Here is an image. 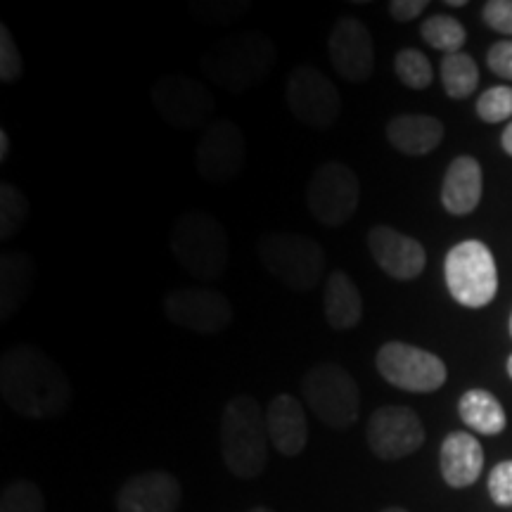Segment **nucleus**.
Segmentation results:
<instances>
[{
  "instance_id": "obj_23",
  "label": "nucleus",
  "mask_w": 512,
  "mask_h": 512,
  "mask_svg": "<svg viewBox=\"0 0 512 512\" xmlns=\"http://www.w3.org/2000/svg\"><path fill=\"white\" fill-rule=\"evenodd\" d=\"M36 266L27 252L0 256V318L10 320L22 309L34 290Z\"/></svg>"
},
{
  "instance_id": "obj_8",
  "label": "nucleus",
  "mask_w": 512,
  "mask_h": 512,
  "mask_svg": "<svg viewBox=\"0 0 512 512\" xmlns=\"http://www.w3.org/2000/svg\"><path fill=\"white\" fill-rule=\"evenodd\" d=\"M375 368L392 387L411 394H432L448 380V368L437 354L406 342H387L377 349Z\"/></svg>"
},
{
  "instance_id": "obj_43",
  "label": "nucleus",
  "mask_w": 512,
  "mask_h": 512,
  "mask_svg": "<svg viewBox=\"0 0 512 512\" xmlns=\"http://www.w3.org/2000/svg\"><path fill=\"white\" fill-rule=\"evenodd\" d=\"M510 337H512V316H510Z\"/></svg>"
},
{
  "instance_id": "obj_29",
  "label": "nucleus",
  "mask_w": 512,
  "mask_h": 512,
  "mask_svg": "<svg viewBox=\"0 0 512 512\" xmlns=\"http://www.w3.org/2000/svg\"><path fill=\"white\" fill-rule=\"evenodd\" d=\"M0 512H46V498L38 484L17 479L3 489L0 496Z\"/></svg>"
},
{
  "instance_id": "obj_4",
  "label": "nucleus",
  "mask_w": 512,
  "mask_h": 512,
  "mask_svg": "<svg viewBox=\"0 0 512 512\" xmlns=\"http://www.w3.org/2000/svg\"><path fill=\"white\" fill-rule=\"evenodd\" d=\"M169 247L178 266L192 278L216 280L226 273L230 259L228 233L223 223L207 211H183L171 228Z\"/></svg>"
},
{
  "instance_id": "obj_34",
  "label": "nucleus",
  "mask_w": 512,
  "mask_h": 512,
  "mask_svg": "<svg viewBox=\"0 0 512 512\" xmlns=\"http://www.w3.org/2000/svg\"><path fill=\"white\" fill-rule=\"evenodd\" d=\"M245 8L247 5H240V3H230V5L200 3V10H195V12L209 24H228V22H233V19H238L240 15H245Z\"/></svg>"
},
{
  "instance_id": "obj_18",
  "label": "nucleus",
  "mask_w": 512,
  "mask_h": 512,
  "mask_svg": "<svg viewBox=\"0 0 512 512\" xmlns=\"http://www.w3.org/2000/svg\"><path fill=\"white\" fill-rule=\"evenodd\" d=\"M266 427L271 446L280 456L294 458L309 444V420L304 406L292 394L273 396L266 406Z\"/></svg>"
},
{
  "instance_id": "obj_1",
  "label": "nucleus",
  "mask_w": 512,
  "mask_h": 512,
  "mask_svg": "<svg viewBox=\"0 0 512 512\" xmlns=\"http://www.w3.org/2000/svg\"><path fill=\"white\" fill-rule=\"evenodd\" d=\"M0 396L15 413L48 420L69 408L72 382L53 356L19 344L0 358Z\"/></svg>"
},
{
  "instance_id": "obj_16",
  "label": "nucleus",
  "mask_w": 512,
  "mask_h": 512,
  "mask_svg": "<svg viewBox=\"0 0 512 512\" xmlns=\"http://www.w3.org/2000/svg\"><path fill=\"white\" fill-rule=\"evenodd\" d=\"M368 249L375 264L394 280H415L425 271L427 252L411 235L392 226H375L368 233Z\"/></svg>"
},
{
  "instance_id": "obj_27",
  "label": "nucleus",
  "mask_w": 512,
  "mask_h": 512,
  "mask_svg": "<svg viewBox=\"0 0 512 512\" xmlns=\"http://www.w3.org/2000/svg\"><path fill=\"white\" fill-rule=\"evenodd\" d=\"M31 214L29 200L15 183L0 185V238H15Z\"/></svg>"
},
{
  "instance_id": "obj_32",
  "label": "nucleus",
  "mask_w": 512,
  "mask_h": 512,
  "mask_svg": "<svg viewBox=\"0 0 512 512\" xmlns=\"http://www.w3.org/2000/svg\"><path fill=\"white\" fill-rule=\"evenodd\" d=\"M489 496L501 508L512 505V460L498 463L489 475Z\"/></svg>"
},
{
  "instance_id": "obj_3",
  "label": "nucleus",
  "mask_w": 512,
  "mask_h": 512,
  "mask_svg": "<svg viewBox=\"0 0 512 512\" xmlns=\"http://www.w3.org/2000/svg\"><path fill=\"white\" fill-rule=\"evenodd\" d=\"M266 408L252 396H235L221 415V456L230 475L256 479L268 465Z\"/></svg>"
},
{
  "instance_id": "obj_17",
  "label": "nucleus",
  "mask_w": 512,
  "mask_h": 512,
  "mask_svg": "<svg viewBox=\"0 0 512 512\" xmlns=\"http://www.w3.org/2000/svg\"><path fill=\"white\" fill-rule=\"evenodd\" d=\"M181 482L164 470H150L126 479L117 491L119 512H176L181 505Z\"/></svg>"
},
{
  "instance_id": "obj_41",
  "label": "nucleus",
  "mask_w": 512,
  "mask_h": 512,
  "mask_svg": "<svg viewBox=\"0 0 512 512\" xmlns=\"http://www.w3.org/2000/svg\"><path fill=\"white\" fill-rule=\"evenodd\" d=\"M380 512H408V510H403V508H384Z\"/></svg>"
},
{
  "instance_id": "obj_30",
  "label": "nucleus",
  "mask_w": 512,
  "mask_h": 512,
  "mask_svg": "<svg viewBox=\"0 0 512 512\" xmlns=\"http://www.w3.org/2000/svg\"><path fill=\"white\" fill-rule=\"evenodd\" d=\"M477 117L486 124H501L512 117V88L494 86L484 91L477 100Z\"/></svg>"
},
{
  "instance_id": "obj_37",
  "label": "nucleus",
  "mask_w": 512,
  "mask_h": 512,
  "mask_svg": "<svg viewBox=\"0 0 512 512\" xmlns=\"http://www.w3.org/2000/svg\"><path fill=\"white\" fill-rule=\"evenodd\" d=\"M8 152H10V136L5 128H0V162L8 159Z\"/></svg>"
},
{
  "instance_id": "obj_20",
  "label": "nucleus",
  "mask_w": 512,
  "mask_h": 512,
  "mask_svg": "<svg viewBox=\"0 0 512 512\" xmlns=\"http://www.w3.org/2000/svg\"><path fill=\"white\" fill-rule=\"evenodd\" d=\"M441 477L453 489H467L482 475L484 448L467 432H451L441 444L439 453Z\"/></svg>"
},
{
  "instance_id": "obj_40",
  "label": "nucleus",
  "mask_w": 512,
  "mask_h": 512,
  "mask_svg": "<svg viewBox=\"0 0 512 512\" xmlns=\"http://www.w3.org/2000/svg\"><path fill=\"white\" fill-rule=\"evenodd\" d=\"M247 512H275V510H271V508H268V505H256V508H252V510H247Z\"/></svg>"
},
{
  "instance_id": "obj_9",
  "label": "nucleus",
  "mask_w": 512,
  "mask_h": 512,
  "mask_svg": "<svg viewBox=\"0 0 512 512\" xmlns=\"http://www.w3.org/2000/svg\"><path fill=\"white\" fill-rule=\"evenodd\" d=\"M152 107L171 128L200 131L214 124L216 98L202 81L185 74H169L152 86Z\"/></svg>"
},
{
  "instance_id": "obj_33",
  "label": "nucleus",
  "mask_w": 512,
  "mask_h": 512,
  "mask_svg": "<svg viewBox=\"0 0 512 512\" xmlns=\"http://www.w3.org/2000/svg\"><path fill=\"white\" fill-rule=\"evenodd\" d=\"M482 19L489 29L512 36V0H489L482 8Z\"/></svg>"
},
{
  "instance_id": "obj_5",
  "label": "nucleus",
  "mask_w": 512,
  "mask_h": 512,
  "mask_svg": "<svg viewBox=\"0 0 512 512\" xmlns=\"http://www.w3.org/2000/svg\"><path fill=\"white\" fill-rule=\"evenodd\" d=\"M256 252L268 273L302 294L316 290L328 266L323 247L302 233H268Z\"/></svg>"
},
{
  "instance_id": "obj_22",
  "label": "nucleus",
  "mask_w": 512,
  "mask_h": 512,
  "mask_svg": "<svg viewBox=\"0 0 512 512\" xmlns=\"http://www.w3.org/2000/svg\"><path fill=\"white\" fill-rule=\"evenodd\" d=\"M323 309L325 323L337 332L354 330L363 318V294L358 285L351 280V275L342 268H335L325 278L323 292Z\"/></svg>"
},
{
  "instance_id": "obj_7",
  "label": "nucleus",
  "mask_w": 512,
  "mask_h": 512,
  "mask_svg": "<svg viewBox=\"0 0 512 512\" xmlns=\"http://www.w3.org/2000/svg\"><path fill=\"white\" fill-rule=\"evenodd\" d=\"M302 396L313 415L332 430H349L361 411V392L347 368L318 363L302 380Z\"/></svg>"
},
{
  "instance_id": "obj_24",
  "label": "nucleus",
  "mask_w": 512,
  "mask_h": 512,
  "mask_svg": "<svg viewBox=\"0 0 512 512\" xmlns=\"http://www.w3.org/2000/svg\"><path fill=\"white\" fill-rule=\"evenodd\" d=\"M458 415L470 430L486 434V437H496L508 425L501 401L491 392H486V389H470V392L460 396Z\"/></svg>"
},
{
  "instance_id": "obj_39",
  "label": "nucleus",
  "mask_w": 512,
  "mask_h": 512,
  "mask_svg": "<svg viewBox=\"0 0 512 512\" xmlns=\"http://www.w3.org/2000/svg\"><path fill=\"white\" fill-rule=\"evenodd\" d=\"M448 8H463V5H465V0H448Z\"/></svg>"
},
{
  "instance_id": "obj_14",
  "label": "nucleus",
  "mask_w": 512,
  "mask_h": 512,
  "mask_svg": "<svg viewBox=\"0 0 512 512\" xmlns=\"http://www.w3.org/2000/svg\"><path fill=\"white\" fill-rule=\"evenodd\" d=\"M366 441L380 460H401L425 444V427L413 408L382 406L370 415Z\"/></svg>"
},
{
  "instance_id": "obj_12",
  "label": "nucleus",
  "mask_w": 512,
  "mask_h": 512,
  "mask_svg": "<svg viewBox=\"0 0 512 512\" xmlns=\"http://www.w3.org/2000/svg\"><path fill=\"white\" fill-rule=\"evenodd\" d=\"M247 140L242 128L230 119H216L204 128L195 147V171L211 185H228L245 169Z\"/></svg>"
},
{
  "instance_id": "obj_28",
  "label": "nucleus",
  "mask_w": 512,
  "mask_h": 512,
  "mask_svg": "<svg viewBox=\"0 0 512 512\" xmlns=\"http://www.w3.org/2000/svg\"><path fill=\"white\" fill-rule=\"evenodd\" d=\"M394 72L403 86L413 88V91H425V88L432 86L434 79L432 62L427 60L425 53H420L415 48H403L396 53Z\"/></svg>"
},
{
  "instance_id": "obj_25",
  "label": "nucleus",
  "mask_w": 512,
  "mask_h": 512,
  "mask_svg": "<svg viewBox=\"0 0 512 512\" xmlns=\"http://www.w3.org/2000/svg\"><path fill=\"white\" fill-rule=\"evenodd\" d=\"M441 83H444V91L448 98H470L479 86L477 62L467 53L444 55V60H441Z\"/></svg>"
},
{
  "instance_id": "obj_11",
  "label": "nucleus",
  "mask_w": 512,
  "mask_h": 512,
  "mask_svg": "<svg viewBox=\"0 0 512 512\" xmlns=\"http://www.w3.org/2000/svg\"><path fill=\"white\" fill-rule=\"evenodd\" d=\"M287 110L304 126L330 131L342 114V98L332 81L311 64L294 67L285 83Z\"/></svg>"
},
{
  "instance_id": "obj_38",
  "label": "nucleus",
  "mask_w": 512,
  "mask_h": 512,
  "mask_svg": "<svg viewBox=\"0 0 512 512\" xmlns=\"http://www.w3.org/2000/svg\"><path fill=\"white\" fill-rule=\"evenodd\" d=\"M501 145H503V150L512 157V121H510L508 126H505V131H503V136H501Z\"/></svg>"
},
{
  "instance_id": "obj_13",
  "label": "nucleus",
  "mask_w": 512,
  "mask_h": 512,
  "mask_svg": "<svg viewBox=\"0 0 512 512\" xmlns=\"http://www.w3.org/2000/svg\"><path fill=\"white\" fill-rule=\"evenodd\" d=\"M164 318L176 328L195 335H216L233 323L235 311L223 292L207 287H181L171 290L162 304Z\"/></svg>"
},
{
  "instance_id": "obj_35",
  "label": "nucleus",
  "mask_w": 512,
  "mask_h": 512,
  "mask_svg": "<svg viewBox=\"0 0 512 512\" xmlns=\"http://www.w3.org/2000/svg\"><path fill=\"white\" fill-rule=\"evenodd\" d=\"M486 64L496 76L505 81H512V41H498L489 48Z\"/></svg>"
},
{
  "instance_id": "obj_42",
  "label": "nucleus",
  "mask_w": 512,
  "mask_h": 512,
  "mask_svg": "<svg viewBox=\"0 0 512 512\" xmlns=\"http://www.w3.org/2000/svg\"><path fill=\"white\" fill-rule=\"evenodd\" d=\"M508 375H510V380H512V354L508 358Z\"/></svg>"
},
{
  "instance_id": "obj_26",
  "label": "nucleus",
  "mask_w": 512,
  "mask_h": 512,
  "mask_svg": "<svg viewBox=\"0 0 512 512\" xmlns=\"http://www.w3.org/2000/svg\"><path fill=\"white\" fill-rule=\"evenodd\" d=\"M420 36L427 46L441 50V53L446 55L460 53V48H463L467 41L465 27L451 15H432L430 19H425L420 27Z\"/></svg>"
},
{
  "instance_id": "obj_31",
  "label": "nucleus",
  "mask_w": 512,
  "mask_h": 512,
  "mask_svg": "<svg viewBox=\"0 0 512 512\" xmlns=\"http://www.w3.org/2000/svg\"><path fill=\"white\" fill-rule=\"evenodd\" d=\"M22 72V55H19L12 31L3 24V27H0V79H3V83H15L19 76H22Z\"/></svg>"
},
{
  "instance_id": "obj_6",
  "label": "nucleus",
  "mask_w": 512,
  "mask_h": 512,
  "mask_svg": "<svg viewBox=\"0 0 512 512\" xmlns=\"http://www.w3.org/2000/svg\"><path fill=\"white\" fill-rule=\"evenodd\" d=\"M446 287L467 309H484L498 294V268L491 249L479 240H463L444 259Z\"/></svg>"
},
{
  "instance_id": "obj_19",
  "label": "nucleus",
  "mask_w": 512,
  "mask_h": 512,
  "mask_svg": "<svg viewBox=\"0 0 512 512\" xmlns=\"http://www.w3.org/2000/svg\"><path fill=\"white\" fill-rule=\"evenodd\" d=\"M484 174L475 157L463 155L448 164L444 183H441V204L448 214L467 216L482 202Z\"/></svg>"
},
{
  "instance_id": "obj_10",
  "label": "nucleus",
  "mask_w": 512,
  "mask_h": 512,
  "mask_svg": "<svg viewBox=\"0 0 512 512\" xmlns=\"http://www.w3.org/2000/svg\"><path fill=\"white\" fill-rule=\"evenodd\" d=\"M361 200V181L344 162H325L311 176L306 188V207L320 226L339 228L356 214Z\"/></svg>"
},
{
  "instance_id": "obj_36",
  "label": "nucleus",
  "mask_w": 512,
  "mask_h": 512,
  "mask_svg": "<svg viewBox=\"0 0 512 512\" xmlns=\"http://www.w3.org/2000/svg\"><path fill=\"white\" fill-rule=\"evenodd\" d=\"M427 10V0H392L389 3V15L396 22H413L415 17H420Z\"/></svg>"
},
{
  "instance_id": "obj_21",
  "label": "nucleus",
  "mask_w": 512,
  "mask_h": 512,
  "mask_svg": "<svg viewBox=\"0 0 512 512\" xmlns=\"http://www.w3.org/2000/svg\"><path fill=\"white\" fill-rule=\"evenodd\" d=\"M387 140L401 155H430L444 140V124L427 114H399L387 124Z\"/></svg>"
},
{
  "instance_id": "obj_2",
  "label": "nucleus",
  "mask_w": 512,
  "mask_h": 512,
  "mask_svg": "<svg viewBox=\"0 0 512 512\" xmlns=\"http://www.w3.org/2000/svg\"><path fill=\"white\" fill-rule=\"evenodd\" d=\"M278 60L273 38L261 31H235L202 57V72L226 93H245L271 74Z\"/></svg>"
},
{
  "instance_id": "obj_15",
  "label": "nucleus",
  "mask_w": 512,
  "mask_h": 512,
  "mask_svg": "<svg viewBox=\"0 0 512 512\" xmlns=\"http://www.w3.org/2000/svg\"><path fill=\"white\" fill-rule=\"evenodd\" d=\"M328 55L335 72L349 83L368 81L375 72L370 29L356 17H339L328 36Z\"/></svg>"
}]
</instances>
